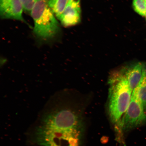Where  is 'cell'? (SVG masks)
I'll use <instances>...</instances> for the list:
<instances>
[{"mask_svg":"<svg viewBox=\"0 0 146 146\" xmlns=\"http://www.w3.org/2000/svg\"><path fill=\"white\" fill-rule=\"evenodd\" d=\"M145 68L143 63L139 62L124 67L121 70L132 92L141 81Z\"/></svg>","mask_w":146,"mask_h":146,"instance_id":"52a82bcc","label":"cell"},{"mask_svg":"<svg viewBox=\"0 0 146 146\" xmlns=\"http://www.w3.org/2000/svg\"><path fill=\"white\" fill-rule=\"evenodd\" d=\"M59 20L65 27L74 26L79 23L81 21L80 3L69 1Z\"/></svg>","mask_w":146,"mask_h":146,"instance_id":"8992f818","label":"cell"},{"mask_svg":"<svg viewBox=\"0 0 146 146\" xmlns=\"http://www.w3.org/2000/svg\"><path fill=\"white\" fill-rule=\"evenodd\" d=\"M51 10L59 20L68 3L69 0H47Z\"/></svg>","mask_w":146,"mask_h":146,"instance_id":"ba28073f","label":"cell"},{"mask_svg":"<svg viewBox=\"0 0 146 146\" xmlns=\"http://www.w3.org/2000/svg\"><path fill=\"white\" fill-rule=\"evenodd\" d=\"M30 15L34 22L33 33L44 41L54 39L61 31L60 24L47 3V0H38Z\"/></svg>","mask_w":146,"mask_h":146,"instance_id":"3957f363","label":"cell"},{"mask_svg":"<svg viewBox=\"0 0 146 146\" xmlns=\"http://www.w3.org/2000/svg\"><path fill=\"white\" fill-rule=\"evenodd\" d=\"M69 1L75 2L80 3V0H69Z\"/></svg>","mask_w":146,"mask_h":146,"instance_id":"7c38bea8","label":"cell"},{"mask_svg":"<svg viewBox=\"0 0 146 146\" xmlns=\"http://www.w3.org/2000/svg\"><path fill=\"white\" fill-rule=\"evenodd\" d=\"M23 11L21 0H0V16L2 19L15 20L27 24L23 17Z\"/></svg>","mask_w":146,"mask_h":146,"instance_id":"5b68a950","label":"cell"},{"mask_svg":"<svg viewBox=\"0 0 146 146\" xmlns=\"http://www.w3.org/2000/svg\"></svg>","mask_w":146,"mask_h":146,"instance_id":"5bb4252c","label":"cell"},{"mask_svg":"<svg viewBox=\"0 0 146 146\" xmlns=\"http://www.w3.org/2000/svg\"><path fill=\"white\" fill-rule=\"evenodd\" d=\"M133 6L135 11L140 15L146 16V3L145 0H133Z\"/></svg>","mask_w":146,"mask_h":146,"instance_id":"30bf717a","label":"cell"},{"mask_svg":"<svg viewBox=\"0 0 146 146\" xmlns=\"http://www.w3.org/2000/svg\"><path fill=\"white\" fill-rule=\"evenodd\" d=\"M145 1H146V0H145Z\"/></svg>","mask_w":146,"mask_h":146,"instance_id":"4fadbf2b","label":"cell"},{"mask_svg":"<svg viewBox=\"0 0 146 146\" xmlns=\"http://www.w3.org/2000/svg\"><path fill=\"white\" fill-rule=\"evenodd\" d=\"M146 122L145 110L135 88L133 91L129 107L117 129L127 132L143 125Z\"/></svg>","mask_w":146,"mask_h":146,"instance_id":"277c9868","label":"cell"},{"mask_svg":"<svg viewBox=\"0 0 146 146\" xmlns=\"http://www.w3.org/2000/svg\"><path fill=\"white\" fill-rule=\"evenodd\" d=\"M109 83V115L117 128L130 103L132 91L121 70L111 74Z\"/></svg>","mask_w":146,"mask_h":146,"instance_id":"7a4b0ae2","label":"cell"},{"mask_svg":"<svg viewBox=\"0 0 146 146\" xmlns=\"http://www.w3.org/2000/svg\"><path fill=\"white\" fill-rule=\"evenodd\" d=\"M139 98L146 110V69L144 70L143 75L138 86L136 88Z\"/></svg>","mask_w":146,"mask_h":146,"instance_id":"9c48e42d","label":"cell"},{"mask_svg":"<svg viewBox=\"0 0 146 146\" xmlns=\"http://www.w3.org/2000/svg\"><path fill=\"white\" fill-rule=\"evenodd\" d=\"M59 105L45 115L36 129V143L41 146H79L83 120L75 111Z\"/></svg>","mask_w":146,"mask_h":146,"instance_id":"6da1fadb","label":"cell"},{"mask_svg":"<svg viewBox=\"0 0 146 146\" xmlns=\"http://www.w3.org/2000/svg\"><path fill=\"white\" fill-rule=\"evenodd\" d=\"M38 0H21L24 11L28 14L31 13L33 7Z\"/></svg>","mask_w":146,"mask_h":146,"instance_id":"8fae6325","label":"cell"}]
</instances>
